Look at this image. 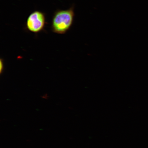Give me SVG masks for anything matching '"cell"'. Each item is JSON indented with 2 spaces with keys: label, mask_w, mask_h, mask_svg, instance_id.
<instances>
[{
  "label": "cell",
  "mask_w": 148,
  "mask_h": 148,
  "mask_svg": "<svg viewBox=\"0 0 148 148\" xmlns=\"http://www.w3.org/2000/svg\"><path fill=\"white\" fill-rule=\"evenodd\" d=\"M74 16L73 7L68 10L56 11L52 21L53 32L59 34H64L67 32L73 25Z\"/></svg>",
  "instance_id": "cell-1"
},
{
  "label": "cell",
  "mask_w": 148,
  "mask_h": 148,
  "mask_svg": "<svg viewBox=\"0 0 148 148\" xmlns=\"http://www.w3.org/2000/svg\"><path fill=\"white\" fill-rule=\"evenodd\" d=\"M46 24L45 14L40 11H35L28 17L26 27L28 30L38 33L43 30Z\"/></svg>",
  "instance_id": "cell-2"
},
{
  "label": "cell",
  "mask_w": 148,
  "mask_h": 148,
  "mask_svg": "<svg viewBox=\"0 0 148 148\" xmlns=\"http://www.w3.org/2000/svg\"><path fill=\"white\" fill-rule=\"evenodd\" d=\"M1 66H0V69H1V70H0V71H1V72H2V71L3 69V63L2 62V60H1Z\"/></svg>",
  "instance_id": "cell-3"
}]
</instances>
